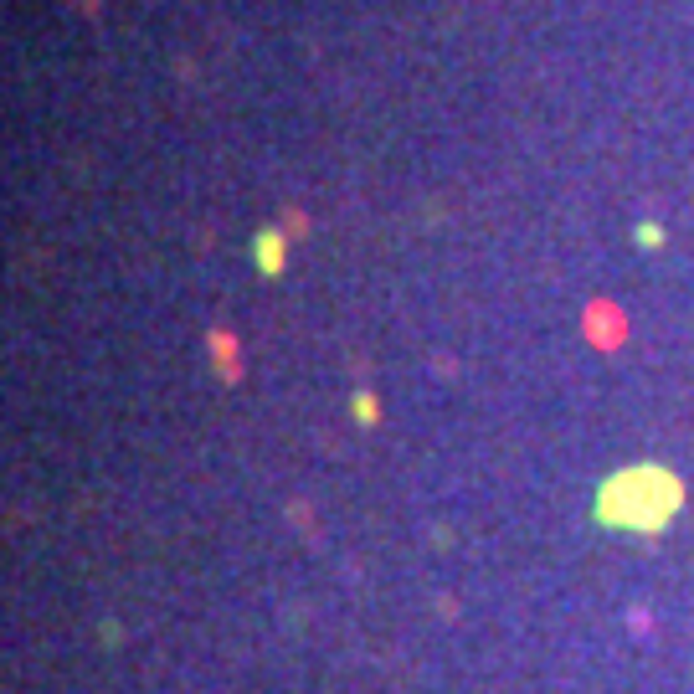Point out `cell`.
Listing matches in <instances>:
<instances>
[{"label": "cell", "mask_w": 694, "mask_h": 694, "mask_svg": "<svg viewBox=\"0 0 694 694\" xmlns=\"http://www.w3.org/2000/svg\"><path fill=\"white\" fill-rule=\"evenodd\" d=\"M355 412H360V422H376V401H371V396H360V401H355Z\"/></svg>", "instance_id": "277c9868"}, {"label": "cell", "mask_w": 694, "mask_h": 694, "mask_svg": "<svg viewBox=\"0 0 694 694\" xmlns=\"http://www.w3.org/2000/svg\"><path fill=\"white\" fill-rule=\"evenodd\" d=\"M679 509H684V484L674 479L669 468H659V463L623 468V473H612V479L597 489V520L607 530L653 535V530H664Z\"/></svg>", "instance_id": "6da1fadb"}, {"label": "cell", "mask_w": 694, "mask_h": 694, "mask_svg": "<svg viewBox=\"0 0 694 694\" xmlns=\"http://www.w3.org/2000/svg\"><path fill=\"white\" fill-rule=\"evenodd\" d=\"M258 268L263 273H278L283 268V237L278 232H258Z\"/></svg>", "instance_id": "7a4b0ae2"}, {"label": "cell", "mask_w": 694, "mask_h": 694, "mask_svg": "<svg viewBox=\"0 0 694 694\" xmlns=\"http://www.w3.org/2000/svg\"><path fill=\"white\" fill-rule=\"evenodd\" d=\"M638 242H643V247H659V242H664V232L653 227V222H643V227H638Z\"/></svg>", "instance_id": "3957f363"}]
</instances>
